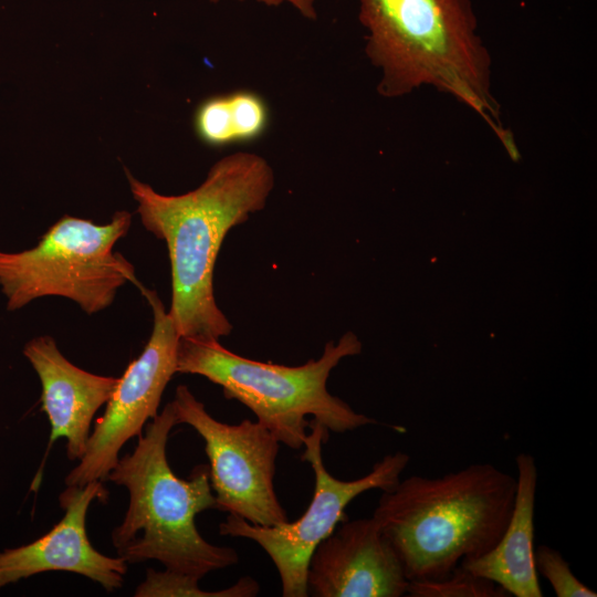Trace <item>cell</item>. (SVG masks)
<instances>
[{
  "instance_id": "obj_1",
  "label": "cell",
  "mask_w": 597,
  "mask_h": 597,
  "mask_svg": "<svg viewBox=\"0 0 597 597\" xmlns=\"http://www.w3.org/2000/svg\"><path fill=\"white\" fill-rule=\"evenodd\" d=\"M146 230L167 245L171 270L168 311L180 337L219 341L232 331L213 294L214 264L228 232L264 209L274 171L255 153L235 151L216 161L203 182L167 196L126 170Z\"/></svg>"
},
{
  "instance_id": "obj_2",
  "label": "cell",
  "mask_w": 597,
  "mask_h": 597,
  "mask_svg": "<svg viewBox=\"0 0 597 597\" xmlns=\"http://www.w3.org/2000/svg\"><path fill=\"white\" fill-rule=\"evenodd\" d=\"M365 52L380 73L378 94L397 98L421 86L454 96L493 128L500 122L491 92V59L470 0H358Z\"/></svg>"
},
{
  "instance_id": "obj_3",
  "label": "cell",
  "mask_w": 597,
  "mask_h": 597,
  "mask_svg": "<svg viewBox=\"0 0 597 597\" xmlns=\"http://www.w3.org/2000/svg\"><path fill=\"white\" fill-rule=\"evenodd\" d=\"M515 494V476L491 463H473L440 476L400 480L381 491L373 517L409 582L438 579L494 547Z\"/></svg>"
},
{
  "instance_id": "obj_4",
  "label": "cell",
  "mask_w": 597,
  "mask_h": 597,
  "mask_svg": "<svg viewBox=\"0 0 597 597\" xmlns=\"http://www.w3.org/2000/svg\"><path fill=\"white\" fill-rule=\"evenodd\" d=\"M168 402L147 422L132 453L118 459L107 480L127 489L129 503L111 534L117 555L127 564L149 559L165 569L202 578L238 564V552L217 546L199 533L197 514L216 509L209 465H197L188 479L177 476L167 459V442L177 426Z\"/></svg>"
},
{
  "instance_id": "obj_5",
  "label": "cell",
  "mask_w": 597,
  "mask_h": 597,
  "mask_svg": "<svg viewBox=\"0 0 597 597\" xmlns=\"http://www.w3.org/2000/svg\"><path fill=\"white\" fill-rule=\"evenodd\" d=\"M360 350V342L349 332L336 344L326 343L318 359L285 366L242 357L219 341L180 337L177 373L200 375L220 386L227 399L248 407L280 443L297 450L307 436V416L336 433L377 423L333 396L326 386L339 360Z\"/></svg>"
},
{
  "instance_id": "obj_6",
  "label": "cell",
  "mask_w": 597,
  "mask_h": 597,
  "mask_svg": "<svg viewBox=\"0 0 597 597\" xmlns=\"http://www.w3.org/2000/svg\"><path fill=\"white\" fill-rule=\"evenodd\" d=\"M130 223L132 214L125 210L115 212L106 224L64 216L35 247L0 251V289L7 310H20L44 296L70 298L87 314L108 307L127 281L138 284L133 265L113 252Z\"/></svg>"
},
{
  "instance_id": "obj_7",
  "label": "cell",
  "mask_w": 597,
  "mask_h": 597,
  "mask_svg": "<svg viewBox=\"0 0 597 597\" xmlns=\"http://www.w3.org/2000/svg\"><path fill=\"white\" fill-rule=\"evenodd\" d=\"M328 429L312 419L304 440L303 461L311 464L314 472V492L304 514L294 522L262 526L244 519L228 514L219 525L224 536L248 538L259 544L277 569L283 597H306L307 568L315 548L337 525L348 520L346 506L362 493L394 488L408 465L410 457L396 451L377 461L369 473L350 480H339L326 469L322 446L328 439Z\"/></svg>"
},
{
  "instance_id": "obj_8",
  "label": "cell",
  "mask_w": 597,
  "mask_h": 597,
  "mask_svg": "<svg viewBox=\"0 0 597 597\" xmlns=\"http://www.w3.org/2000/svg\"><path fill=\"white\" fill-rule=\"evenodd\" d=\"M171 404L177 423L190 426L205 441L216 509L262 526L287 522L274 490L279 440L258 421L214 419L185 385L176 388Z\"/></svg>"
},
{
  "instance_id": "obj_9",
  "label": "cell",
  "mask_w": 597,
  "mask_h": 597,
  "mask_svg": "<svg viewBox=\"0 0 597 597\" xmlns=\"http://www.w3.org/2000/svg\"><path fill=\"white\" fill-rule=\"evenodd\" d=\"M139 289L151 306L154 326L142 354L118 378L116 388L97 419L84 455L65 476L66 485L82 486L107 480L123 446L139 437L147 422L158 415L161 396L177 373V349L180 335L157 293Z\"/></svg>"
},
{
  "instance_id": "obj_10",
  "label": "cell",
  "mask_w": 597,
  "mask_h": 597,
  "mask_svg": "<svg viewBox=\"0 0 597 597\" xmlns=\"http://www.w3.org/2000/svg\"><path fill=\"white\" fill-rule=\"evenodd\" d=\"M108 491L102 481L82 486L66 485L59 495L63 517L43 536L0 552V589L33 575L64 570L100 584L107 593L121 588L128 564L96 551L86 532V515L94 500L106 502Z\"/></svg>"
},
{
  "instance_id": "obj_11",
  "label": "cell",
  "mask_w": 597,
  "mask_h": 597,
  "mask_svg": "<svg viewBox=\"0 0 597 597\" xmlns=\"http://www.w3.org/2000/svg\"><path fill=\"white\" fill-rule=\"evenodd\" d=\"M307 593L314 597H400L409 580L377 521L342 522L313 552Z\"/></svg>"
},
{
  "instance_id": "obj_12",
  "label": "cell",
  "mask_w": 597,
  "mask_h": 597,
  "mask_svg": "<svg viewBox=\"0 0 597 597\" xmlns=\"http://www.w3.org/2000/svg\"><path fill=\"white\" fill-rule=\"evenodd\" d=\"M23 355L41 383L42 410L51 425L50 444L66 439L69 460L78 461L86 451L93 418L113 395L118 378L75 366L49 335L29 341Z\"/></svg>"
},
{
  "instance_id": "obj_13",
  "label": "cell",
  "mask_w": 597,
  "mask_h": 597,
  "mask_svg": "<svg viewBox=\"0 0 597 597\" xmlns=\"http://www.w3.org/2000/svg\"><path fill=\"white\" fill-rule=\"evenodd\" d=\"M517 476L512 515L499 542L480 557L460 563L471 573L501 586L510 596L542 597L534 565V509L537 467L533 455L515 458Z\"/></svg>"
},
{
  "instance_id": "obj_14",
  "label": "cell",
  "mask_w": 597,
  "mask_h": 597,
  "mask_svg": "<svg viewBox=\"0 0 597 597\" xmlns=\"http://www.w3.org/2000/svg\"><path fill=\"white\" fill-rule=\"evenodd\" d=\"M270 109L256 92L238 90L203 100L193 114V130L205 145L224 147L250 143L269 128Z\"/></svg>"
},
{
  "instance_id": "obj_15",
  "label": "cell",
  "mask_w": 597,
  "mask_h": 597,
  "mask_svg": "<svg viewBox=\"0 0 597 597\" xmlns=\"http://www.w3.org/2000/svg\"><path fill=\"white\" fill-rule=\"evenodd\" d=\"M200 578L168 569L163 572L148 568L134 596L136 597H253L256 596L259 583L243 576L232 586L220 590H203L199 587Z\"/></svg>"
},
{
  "instance_id": "obj_16",
  "label": "cell",
  "mask_w": 597,
  "mask_h": 597,
  "mask_svg": "<svg viewBox=\"0 0 597 597\" xmlns=\"http://www.w3.org/2000/svg\"><path fill=\"white\" fill-rule=\"evenodd\" d=\"M407 595L411 597H509L494 582L478 576L461 565L438 579L410 580Z\"/></svg>"
},
{
  "instance_id": "obj_17",
  "label": "cell",
  "mask_w": 597,
  "mask_h": 597,
  "mask_svg": "<svg viewBox=\"0 0 597 597\" xmlns=\"http://www.w3.org/2000/svg\"><path fill=\"white\" fill-rule=\"evenodd\" d=\"M534 565L537 575L549 582L557 597L597 596L575 576L561 552L548 545L534 547Z\"/></svg>"
},
{
  "instance_id": "obj_18",
  "label": "cell",
  "mask_w": 597,
  "mask_h": 597,
  "mask_svg": "<svg viewBox=\"0 0 597 597\" xmlns=\"http://www.w3.org/2000/svg\"><path fill=\"white\" fill-rule=\"evenodd\" d=\"M248 1V0H238ZM258 3L266 7H279L282 4H290L296 10L303 18L308 20L317 19L316 3L320 0H254Z\"/></svg>"
},
{
  "instance_id": "obj_19",
  "label": "cell",
  "mask_w": 597,
  "mask_h": 597,
  "mask_svg": "<svg viewBox=\"0 0 597 597\" xmlns=\"http://www.w3.org/2000/svg\"><path fill=\"white\" fill-rule=\"evenodd\" d=\"M208 1H210L211 3H218L221 0H208Z\"/></svg>"
}]
</instances>
